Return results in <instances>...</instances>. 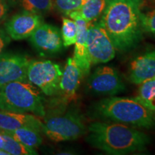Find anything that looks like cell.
<instances>
[{"instance_id": "1", "label": "cell", "mask_w": 155, "mask_h": 155, "mask_svg": "<svg viewBox=\"0 0 155 155\" xmlns=\"http://www.w3.org/2000/svg\"><path fill=\"white\" fill-rule=\"evenodd\" d=\"M142 3V0H106L100 22L118 51H130L142 40L140 25Z\"/></svg>"}, {"instance_id": "2", "label": "cell", "mask_w": 155, "mask_h": 155, "mask_svg": "<svg viewBox=\"0 0 155 155\" xmlns=\"http://www.w3.org/2000/svg\"><path fill=\"white\" fill-rule=\"evenodd\" d=\"M87 130V142L94 148L108 154L123 155L143 152L151 141L142 131L117 122L94 121Z\"/></svg>"}, {"instance_id": "3", "label": "cell", "mask_w": 155, "mask_h": 155, "mask_svg": "<svg viewBox=\"0 0 155 155\" xmlns=\"http://www.w3.org/2000/svg\"><path fill=\"white\" fill-rule=\"evenodd\" d=\"M94 113L101 119L134 128L150 129L155 127V111L136 98L109 96L95 104Z\"/></svg>"}, {"instance_id": "4", "label": "cell", "mask_w": 155, "mask_h": 155, "mask_svg": "<svg viewBox=\"0 0 155 155\" xmlns=\"http://www.w3.org/2000/svg\"><path fill=\"white\" fill-rule=\"evenodd\" d=\"M0 110L45 116L40 93L29 81H12L0 88Z\"/></svg>"}, {"instance_id": "5", "label": "cell", "mask_w": 155, "mask_h": 155, "mask_svg": "<svg viewBox=\"0 0 155 155\" xmlns=\"http://www.w3.org/2000/svg\"><path fill=\"white\" fill-rule=\"evenodd\" d=\"M42 132L55 142L73 141L87 132L82 116L76 110L63 115L52 116L42 124Z\"/></svg>"}, {"instance_id": "6", "label": "cell", "mask_w": 155, "mask_h": 155, "mask_svg": "<svg viewBox=\"0 0 155 155\" xmlns=\"http://www.w3.org/2000/svg\"><path fill=\"white\" fill-rule=\"evenodd\" d=\"M62 75L61 65L50 61H30L27 73L28 80L48 96L58 94Z\"/></svg>"}, {"instance_id": "7", "label": "cell", "mask_w": 155, "mask_h": 155, "mask_svg": "<svg viewBox=\"0 0 155 155\" xmlns=\"http://www.w3.org/2000/svg\"><path fill=\"white\" fill-rule=\"evenodd\" d=\"M86 43L92 65L108 63L115 57V46L100 21L89 22Z\"/></svg>"}, {"instance_id": "8", "label": "cell", "mask_w": 155, "mask_h": 155, "mask_svg": "<svg viewBox=\"0 0 155 155\" xmlns=\"http://www.w3.org/2000/svg\"><path fill=\"white\" fill-rule=\"evenodd\" d=\"M117 71L110 66L98 67L87 81V89L97 96H113L125 90Z\"/></svg>"}, {"instance_id": "9", "label": "cell", "mask_w": 155, "mask_h": 155, "mask_svg": "<svg viewBox=\"0 0 155 155\" xmlns=\"http://www.w3.org/2000/svg\"><path fill=\"white\" fill-rule=\"evenodd\" d=\"M33 48L41 56H53L63 48L61 31L57 27L42 23L30 37Z\"/></svg>"}, {"instance_id": "10", "label": "cell", "mask_w": 155, "mask_h": 155, "mask_svg": "<svg viewBox=\"0 0 155 155\" xmlns=\"http://www.w3.org/2000/svg\"><path fill=\"white\" fill-rule=\"evenodd\" d=\"M30 60L27 56L10 53L0 55V88L12 81H26Z\"/></svg>"}, {"instance_id": "11", "label": "cell", "mask_w": 155, "mask_h": 155, "mask_svg": "<svg viewBox=\"0 0 155 155\" xmlns=\"http://www.w3.org/2000/svg\"><path fill=\"white\" fill-rule=\"evenodd\" d=\"M42 23L43 19L41 15L24 10L6 22L5 31L12 40H24L30 38Z\"/></svg>"}, {"instance_id": "12", "label": "cell", "mask_w": 155, "mask_h": 155, "mask_svg": "<svg viewBox=\"0 0 155 155\" xmlns=\"http://www.w3.org/2000/svg\"><path fill=\"white\" fill-rule=\"evenodd\" d=\"M83 76L82 71L73 58H68L58 92L64 103L67 104L76 99V92Z\"/></svg>"}, {"instance_id": "13", "label": "cell", "mask_w": 155, "mask_h": 155, "mask_svg": "<svg viewBox=\"0 0 155 155\" xmlns=\"http://www.w3.org/2000/svg\"><path fill=\"white\" fill-rule=\"evenodd\" d=\"M155 78V48L137 56L131 63L129 80L134 84L141 83Z\"/></svg>"}, {"instance_id": "14", "label": "cell", "mask_w": 155, "mask_h": 155, "mask_svg": "<svg viewBox=\"0 0 155 155\" xmlns=\"http://www.w3.org/2000/svg\"><path fill=\"white\" fill-rule=\"evenodd\" d=\"M78 27V35L75 42L73 60L81 69L83 75L86 76L90 72L91 62L88 51L86 43L87 30L89 22H86L83 19L78 18L74 19Z\"/></svg>"}, {"instance_id": "15", "label": "cell", "mask_w": 155, "mask_h": 155, "mask_svg": "<svg viewBox=\"0 0 155 155\" xmlns=\"http://www.w3.org/2000/svg\"><path fill=\"white\" fill-rule=\"evenodd\" d=\"M22 127H32L42 132V123L36 116L25 113L0 111V129L12 131Z\"/></svg>"}, {"instance_id": "16", "label": "cell", "mask_w": 155, "mask_h": 155, "mask_svg": "<svg viewBox=\"0 0 155 155\" xmlns=\"http://www.w3.org/2000/svg\"><path fill=\"white\" fill-rule=\"evenodd\" d=\"M106 0H88L79 10L70 13V18L83 19L87 22L96 21L101 17L106 7Z\"/></svg>"}, {"instance_id": "17", "label": "cell", "mask_w": 155, "mask_h": 155, "mask_svg": "<svg viewBox=\"0 0 155 155\" xmlns=\"http://www.w3.org/2000/svg\"><path fill=\"white\" fill-rule=\"evenodd\" d=\"M7 132L16 140L31 148H36L42 142V138L40 134L41 131L32 127L19 128L15 131Z\"/></svg>"}, {"instance_id": "18", "label": "cell", "mask_w": 155, "mask_h": 155, "mask_svg": "<svg viewBox=\"0 0 155 155\" xmlns=\"http://www.w3.org/2000/svg\"><path fill=\"white\" fill-rule=\"evenodd\" d=\"M0 132L2 135L4 139L3 150L7 151L10 155L38 154V152H36V150H35L34 148L25 146L21 142L16 140L7 131L0 129Z\"/></svg>"}, {"instance_id": "19", "label": "cell", "mask_w": 155, "mask_h": 155, "mask_svg": "<svg viewBox=\"0 0 155 155\" xmlns=\"http://www.w3.org/2000/svg\"><path fill=\"white\" fill-rule=\"evenodd\" d=\"M136 99L148 109L155 111V78L139 85Z\"/></svg>"}, {"instance_id": "20", "label": "cell", "mask_w": 155, "mask_h": 155, "mask_svg": "<svg viewBox=\"0 0 155 155\" xmlns=\"http://www.w3.org/2000/svg\"><path fill=\"white\" fill-rule=\"evenodd\" d=\"M25 11L38 15L45 14L53 8V0H13Z\"/></svg>"}, {"instance_id": "21", "label": "cell", "mask_w": 155, "mask_h": 155, "mask_svg": "<svg viewBox=\"0 0 155 155\" xmlns=\"http://www.w3.org/2000/svg\"><path fill=\"white\" fill-rule=\"evenodd\" d=\"M61 33L64 47L67 48L74 45L78 35V27L75 21L63 17Z\"/></svg>"}, {"instance_id": "22", "label": "cell", "mask_w": 155, "mask_h": 155, "mask_svg": "<svg viewBox=\"0 0 155 155\" xmlns=\"http://www.w3.org/2000/svg\"><path fill=\"white\" fill-rule=\"evenodd\" d=\"M88 0H53V7L60 13L68 16L70 13L79 10Z\"/></svg>"}, {"instance_id": "23", "label": "cell", "mask_w": 155, "mask_h": 155, "mask_svg": "<svg viewBox=\"0 0 155 155\" xmlns=\"http://www.w3.org/2000/svg\"><path fill=\"white\" fill-rule=\"evenodd\" d=\"M140 25L143 33L155 38V8L141 11Z\"/></svg>"}, {"instance_id": "24", "label": "cell", "mask_w": 155, "mask_h": 155, "mask_svg": "<svg viewBox=\"0 0 155 155\" xmlns=\"http://www.w3.org/2000/svg\"><path fill=\"white\" fill-rule=\"evenodd\" d=\"M11 42V38L3 29H0V55L3 53L4 50Z\"/></svg>"}, {"instance_id": "25", "label": "cell", "mask_w": 155, "mask_h": 155, "mask_svg": "<svg viewBox=\"0 0 155 155\" xmlns=\"http://www.w3.org/2000/svg\"><path fill=\"white\" fill-rule=\"evenodd\" d=\"M8 0H0V23L6 19L9 12Z\"/></svg>"}, {"instance_id": "26", "label": "cell", "mask_w": 155, "mask_h": 155, "mask_svg": "<svg viewBox=\"0 0 155 155\" xmlns=\"http://www.w3.org/2000/svg\"><path fill=\"white\" fill-rule=\"evenodd\" d=\"M3 146H4V139H3L2 135L1 132H0V150L3 149Z\"/></svg>"}, {"instance_id": "27", "label": "cell", "mask_w": 155, "mask_h": 155, "mask_svg": "<svg viewBox=\"0 0 155 155\" xmlns=\"http://www.w3.org/2000/svg\"><path fill=\"white\" fill-rule=\"evenodd\" d=\"M0 155H10V154H9L7 151L3 150V149H2V150H0Z\"/></svg>"}, {"instance_id": "28", "label": "cell", "mask_w": 155, "mask_h": 155, "mask_svg": "<svg viewBox=\"0 0 155 155\" xmlns=\"http://www.w3.org/2000/svg\"><path fill=\"white\" fill-rule=\"evenodd\" d=\"M153 1H154V2H155V0H153Z\"/></svg>"}]
</instances>
